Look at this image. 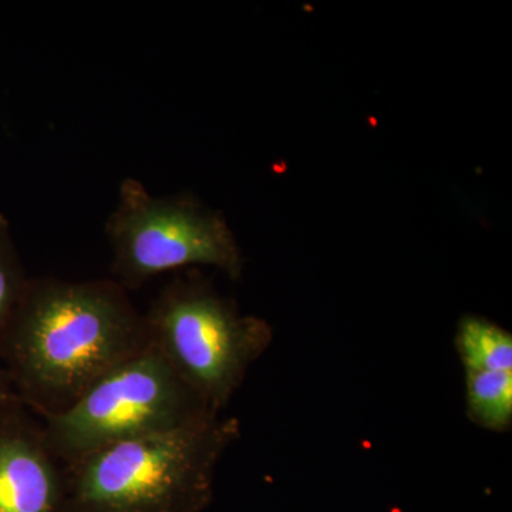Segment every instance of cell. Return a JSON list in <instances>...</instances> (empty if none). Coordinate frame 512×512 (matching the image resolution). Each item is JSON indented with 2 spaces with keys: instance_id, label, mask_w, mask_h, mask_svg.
I'll use <instances>...</instances> for the list:
<instances>
[{
  "instance_id": "obj_7",
  "label": "cell",
  "mask_w": 512,
  "mask_h": 512,
  "mask_svg": "<svg viewBox=\"0 0 512 512\" xmlns=\"http://www.w3.org/2000/svg\"><path fill=\"white\" fill-rule=\"evenodd\" d=\"M456 345L464 372H512V336L490 320L464 316Z\"/></svg>"
},
{
  "instance_id": "obj_10",
  "label": "cell",
  "mask_w": 512,
  "mask_h": 512,
  "mask_svg": "<svg viewBox=\"0 0 512 512\" xmlns=\"http://www.w3.org/2000/svg\"><path fill=\"white\" fill-rule=\"evenodd\" d=\"M20 402L10 382L8 373L5 369H0V409L8 407L9 404Z\"/></svg>"
},
{
  "instance_id": "obj_4",
  "label": "cell",
  "mask_w": 512,
  "mask_h": 512,
  "mask_svg": "<svg viewBox=\"0 0 512 512\" xmlns=\"http://www.w3.org/2000/svg\"><path fill=\"white\" fill-rule=\"evenodd\" d=\"M104 232L111 274L127 291L190 266H212L234 281L244 272V255L224 215L188 192L156 195L137 178H124Z\"/></svg>"
},
{
  "instance_id": "obj_5",
  "label": "cell",
  "mask_w": 512,
  "mask_h": 512,
  "mask_svg": "<svg viewBox=\"0 0 512 512\" xmlns=\"http://www.w3.org/2000/svg\"><path fill=\"white\" fill-rule=\"evenodd\" d=\"M212 414L150 342L111 369L64 412L42 420L63 466L101 447L177 429Z\"/></svg>"
},
{
  "instance_id": "obj_1",
  "label": "cell",
  "mask_w": 512,
  "mask_h": 512,
  "mask_svg": "<svg viewBox=\"0 0 512 512\" xmlns=\"http://www.w3.org/2000/svg\"><path fill=\"white\" fill-rule=\"evenodd\" d=\"M148 345L144 315L114 279H29L0 345L20 402L39 419L70 406Z\"/></svg>"
},
{
  "instance_id": "obj_9",
  "label": "cell",
  "mask_w": 512,
  "mask_h": 512,
  "mask_svg": "<svg viewBox=\"0 0 512 512\" xmlns=\"http://www.w3.org/2000/svg\"><path fill=\"white\" fill-rule=\"evenodd\" d=\"M28 281L8 218L0 212V345Z\"/></svg>"
},
{
  "instance_id": "obj_6",
  "label": "cell",
  "mask_w": 512,
  "mask_h": 512,
  "mask_svg": "<svg viewBox=\"0 0 512 512\" xmlns=\"http://www.w3.org/2000/svg\"><path fill=\"white\" fill-rule=\"evenodd\" d=\"M0 512H66L63 464L22 402L0 409Z\"/></svg>"
},
{
  "instance_id": "obj_2",
  "label": "cell",
  "mask_w": 512,
  "mask_h": 512,
  "mask_svg": "<svg viewBox=\"0 0 512 512\" xmlns=\"http://www.w3.org/2000/svg\"><path fill=\"white\" fill-rule=\"evenodd\" d=\"M239 421L212 414L101 447L63 466L66 512H202Z\"/></svg>"
},
{
  "instance_id": "obj_3",
  "label": "cell",
  "mask_w": 512,
  "mask_h": 512,
  "mask_svg": "<svg viewBox=\"0 0 512 512\" xmlns=\"http://www.w3.org/2000/svg\"><path fill=\"white\" fill-rule=\"evenodd\" d=\"M143 315L148 342L215 413L272 342L264 319L244 315L198 276L165 286Z\"/></svg>"
},
{
  "instance_id": "obj_8",
  "label": "cell",
  "mask_w": 512,
  "mask_h": 512,
  "mask_svg": "<svg viewBox=\"0 0 512 512\" xmlns=\"http://www.w3.org/2000/svg\"><path fill=\"white\" fill-rule=\"evenodd\" d=\"M467 413L471 421L493 431L510 430L512 372L466 373Z\"/></svg>"
}]
</instances>
